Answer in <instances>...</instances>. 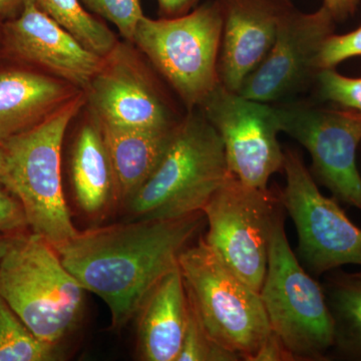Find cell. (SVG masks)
<instances>
[{
    "mask_svg": "<svg viewBox=\"0 0 361 361\" xmlns=\"http://www.w3.org/2000/svg\"><path fill=\"white\" fill-rule=\"evenodd\" d=\"M206 222L203 211L176 219H135L78 231L56 249L82 288L106 304L111 327L122 329L156 285L179 267L180 253Z\"/></svg>",
    "mask_w": 361,
    "mask_h": 361,
    "instance_id": "6da1fadb",
    "label": "cell"
},
{
    "mask_svg": "<svg viewBox=\"0 0 361 361\" xmlns=\"http://www.w3.org/2000/svg\"><path fill=\"white\" fill-rule=\"evenodd\" d=\"M224 145L200 110L176 125L153 175L125 204L135 219H176L202 212L229 176Z\"/></svg>",
    "mask_w": 361,
    "mask_h": 361,
    "instance_id": "7a4b0ae2",
    "label": "cell"
},
{
    "mask_svg": "<svg viewBox=\"0 0 361 361\" xmlns=\"http://www.w3.org/2000/svg\"><path fill=\"white\" fill-rule=\"evenodd\" d=\"M85 106V92L37 127L4 142V187L18 198L28 228L59 247L77 236L61 183V148L66 130Z\"/></svg>",
    "mask_w": 361,
    "mask_h": 361,
    "instance_id": "3957f363",
    "label": "cell"
},
{
    "mask_svg": "<svg viewBox=\"0 0 361 361\" xmlns=\"http://www.w3.org/2000/svg\"><path fill=\"white\" fill-rule=\"evenodd\" d=\"M84 291L56 247L35 233L18 235L0 261V294L44 343L58 345L77 324Z\"/></svg>",
    "mask_w": 361,
    "mask_h": 361,
    "instance_id": "277c9868",
    "label": "cell"
},
{
    "mask_svg": "<svg viewBox=\"0 0 361 361\" xmlns=\"http://www.w3.org/2000/svg\"><path fill=\"white\" fill-rule=\"evenodd\" d=\"M222 32L219 4L209 0L177 18L145 16L132 44L165 78L187 111L199 110L221 84Z\"/></svg>",
    "mask_w": 361,
    "mask_h": 361,
    "instance_id": "5b68a950",
    "label": "cell"
},
{
    "mask_svg": "<svg viewBox=\"0 0 361 361\" xmlns=\"http://www.w3.org/2000/svg\"><path fill=\"white\" fill-rule=\"evenodd\" d=\"M179 268L208 336L241 360H253L272 332L260 293L236 276L204 238L180 253Z\"/></svg>",
    "mask_w": 361,
    "mask_h": 361,
    "instance_id": "8992f818",
    "label": "cell"
},
{
    "mask_svg": "<svg viewBox=\"0 0 361 361\" xmlns=\"http://www.w3.org/2000/svg\"><path fill=\"white\" fill-rule=\"evenodd\" d=\"M271 329L295 360H325L336 343V327L323 287L292 251L278 219L270 241L260 291Z\"/></svg>",
    "mask_w": 361,
    "mask_h": 361,
    "instance_id": "52a82bcc",
    "label": "cell"
},
{
    "mask_svg": "<svg viewBox=\"0 0 361 361\" xmlns=\"http://www.w3.org/2000/svg\"><path fill=\"white\" fill-rule=\"evenodd\" d=\"M204 237L220 260L260 293L269 247L278 219L284 215L279 195L247 186L230 173L204 207Z\"/></svg>",
    "mask_w": 361,
    "mask_h": 361,
    "instance_id": "ba28073f",
    "label": "cell"
},
{
    "mask_svg": "<svg viewBox=\"0 0 361 361\" xmlns=\"http://www.w3.org/2000/svg\"><path fill=\"white\" fill-rule=\"evenodd\" d=\"M286 186L279 199L298 234V254L315 276L361 267V229L348 219L336 198L320 193L298 152L284 149Z\"/></svg>",
    "mask_w": 361,
    "mask_h": 361,
    "instance_id": "9c48e42d",
    "label": "cell"
},
{
    "mask_svg": "<svg viewBox=\"0 0 361 361\" xmlns=\"http://www.w3.org/2000/svg\"><path fill=\"white\" fill-rule=\"evenodd\" d=\"M280 132L307 149L311 174L336 200L361 212V176L357 149L361 144V115L338 108L308 103L275 106Z\"/></svg>",
    "mask_w": 361,
    "mask_h": 361,
    "instance_id": "30bf717a",
    "label": "cell"
},
{
    "mask_svg": "<svg viewBox=\"0 0 361 361\" xmlns=\"http://www.w3.org/2000/svg\"><path fill=\"white\" fill-rule=\"evenodd\" d=\"M135 51L134 44L118 40L85 90V106L103 125L137 130L175 127L180 118L141 52Z\"/></svg>",
    "mask_w": 361,
    "mask_h": 361,
    "instance_id": "8fae6325",
    "label": "cell"
},
{
    "mask_svg": "<svg viewBox=\"0 0 361 361\" xmlns=\"http://www.w3.org/2000/svg\"><path fill=\"white\" fill-rule=\"evenodd\" d=\"M199 110L222 140L229 172L247 186L267 189L271 176L284 165L275 106L220 84Z\"/></svg>",
    "mask_w": 361,
    "mask_h": 361,
    "instance_id": "7c38bea8",
    "label": "cell"
},
{
    "mask_svg": "<svg viewBox=\"0 0 361 361\" xmlns=\"http://www.w3.org/2000/svg\"><path fill=\"white\" fill-rule=\"evenodd\" d=\"M336 23L324 6L310 13L295 7L280 26L267 56L246 78L239 94L269 104L315 84L320 71L318 56L326 39L336 33Z\"/></svg>",
    "mask_w": 361,
    "mask_h": 361,
    "instance_id": "4fadbf2b",
    "label": "cell"
},
{
    "mask_svg": "<svg viewBox=\"0 0 361 361\" xmlns=\"http://www.w3.org/2000/svg\"><path fill=\"white\" fill-rule=\"evenodd\" d=\"M0 58L44 71L84 92L104 61L42 13L33 0H27L16 18L1 23Z\"/></svg>",
    "mask_w": 361,
    "mask_h": 361,
    "instance_id": "5bb4252c",
    "label": "cell"
},
{
    "mask_svg": "<svg viewBox=\"0 0 361 361\" xmlns=\"http://www.w3.org/2000/svg\"><path fill=\"white\" fill-rule=\"evenodd\" d=\"M223 18L220 82L238 92L267 56L285 18L295 8L291 0H216Z\"/></svg>",
    "mask_w": 361,
    "mask_h": 361,
    "instance_id": "9a60e30c",
    "label": "cell"
},
{
    "mask_svg": "<svg viewBox=\"0 0 361 361\" xmlns=\"http://www.w3.org/2000/svg\"><path fill=\"white\" fill-rule=\"evenodd\" d=\"M82 92L30 66L11 63L0 68V142L37 127Z\"/></svg>",
    "mask_w": 361,
    "mask_h": 361,
    "instance_id": "2e32d148",
    "label": "cell"
},
{
    "mask_svg": "<svg viewBox=\"0 0 361 361\" xmlns=\"http://www.w3.org/2000/svg\"><path fill=\"white\" fill-rule=\"evenodd\" d=\"M189 315L180 268L156 285L137 313V351L145 361H177Z\"/></svg>",
    "mask_w": 361,
    "mask_h": 361,
    "instance_id": "e0dca14e",
    "label": "cell"
},
{
    "mask_svg": "<svg viewBox=\"0 0 361 361\" xmlns=\"http://www.w3.org/2000/svg\"><path fill=\"white\" fill-rule=\"evenodd\" d=\"M99 126L115 175L118 201L126 204L158 168L176 126L166 130Z\"/></svg>",
    "mask_w": 361,
    "mask_h": 361,
    "instance_id": "ac0fdd59",
    "label": "cell"
},
{
    "mask_svg": "<svg viewBox=\"0 0 361 361\" xmlns=\"http://www.w3.org/2000/svg\"><path fill=\"white\" fill-rule=\"evenodd\" d=\"M71 176L75 201L87 215H99L118 201L115 175L103 132L90 111L73 142Z\"/></svg>",
    "mask_w": 361,
    "mask_h": 361,
    "instance_id": "d6986e66",
    "label": "cell"
},
{
    "mask_svg": "<svg viewBox=\"0 0 361 361\" xmlns=\"http://www.w3.org/2000/svg\"><path fill=\"white\" fill-rule=\"evenodd\" d=\"M323 290L336 327L334 348L361 360V272L331 271Z\"/></svg>",
    "mask_w": 361,
    "mask_h": 361,
    "instance_id": "ffe728a7",
    "label": "cell"
},
{
    "mask_svg": "<svg viewBox=\"0 0 361 361\" xmlns=\"http://www.w3.org/2000/svg\"><path fill=\"white\" fill-rule=\"evenodd\" d=\"M42 13L56 21L90 51L108 56L118 37L103 21L82 6L80 0H33Z\"/></svg>",
    "mask_w": 361,
    "mask_h": 361,
    "instance_id": "44dd1931",
    "label": "cell"
},
{
    "mask_svg": "<svg viewBox=\"0 0 361 361\" xmlns=\"http://www.w3.org/2000/svg\"><path fill=\"white\" fill-rule=\"evenodd\" d=\"M56 356V345L33 336L0 294V361H49Z\"/></svg>",
    "mask_w": 361,
    "mask_h": 361,
    "instance_id": "7402d4cb",
    "label": "cell"
},
{
    "mask_svg": "<svg viewBox=\"0 0 361 361\" xmlns=\"http://www.w3.org/2000/svg\"><path fill=\"white\" fill-rule=\"evenodd\" d=\"M189 299V298H188ZM241 358L211 338L189 300L186 331L177 361H236Z\"/></svg>",
    "mask_w": 361,
    "mask_h": 361,
    "instance_id": "603a6c76",
    "label": "cell"
},
{
    "mask_svg": "<svg viewBox=\"0 0 361 361\" xmlns=\"http://www.w3.org/2000/svg\"><path fill=\"white\" fill-rule=\"evenodd\" d=\"M315 84L322 102L361 115V78L344 77L334 68H325L318 73Z\"/></svg>",
    "mask_w": 361,
    "mask_h": 361,
    "instance_id": "cb8c5ba5",
    "label": "cell"
},
{
    "mask_svg": "<svg viewBox=\"0 0 361 361\" xmlns=\"http://www.w3.org/2000/svg\"><path fill=\"white\" fill-rule=\"evenodd\" d=\"M90 13L110 21L121 37L132 44L135 28L144 18L141 0H80Z\"/></svg>",
    "mask_w": 361,
    "mask_h": 361,
    "instance_id": "d4e9b609",
    "label": "cell"
},
{
    "mask_svg": "<svg viewBox=\"0 0 361 361\" xmlns=\"http://www.w3.org/2000/svg\"><path fill=\"white\" fill-rule=\"evenodd\" d=\"M361 56V25L353 32L344 35H330L323 44L317 59L320 71L336 68L346 59Z\"/></svg>",
    "mask_w": 361,
    "mask_h": 361,
    "instance_id": "484cf974",
    "label": "cell"
},
{
    "mask_svg": "<svg viewBox=\"0 0 361 361\" xmlns=\"http://www.w3.org/2000/svg\"><path fill=\"white\" fill-rule=\"evenodd\" d=\"M28 224L20 202L4 186H0V233L20 235Z\"/></svg>",
    "mask_w": 361,
    "mask_h": 361,
    "instance_id": "4316f807",
    "label": "cell"
},
{
    "mask_svg": "<svg viewBox=\"0 0 361 361\" xmlns=\"http://www.w3.org/2000/svg\"><path fill=\"white\" fill-rule=\"evenodd\" d=\"M294 360L291 353L287 350L284 344L278 338L274 332L263 341L257 353L252 361H292Z\"/></svg>",
    "mask_w": 361,
    "mask_h": 361,
    "instance_id": "83f0119b",
    "label": "cell"
},
{
    "mask_svg": "<svg viewBox=\"0 0 361 361\" xmlns=\"http://www.w3.org/2000/svg\"><path fill=\"white\" fill-rule=\"evenodd\" d=\"M200 0H157L160 18H177L184 16L195 7Z\"/></svg>",
    "mask_w": 361,
    "mask_h": 361,
    "instance_id": "f1b7e54d",
    "label": "cell"
},
{
    "mask_svg": "<svg viewBox=\"0 0 361 361\" xmlns=\"http://www.w3.org/2000/svg\"><path fill=\"white\" fill-rule=\"evenodd\" d=\"M360 2L361 0H323L322 6L329 11L337 23L355 16Z\"/></svg>",
    "mask_w": 361,
    "mask_h": 361,
    "instance_id": "f546056e",
    "label": "cell"
},
{
    "mask_svg": "<svg viewBox=\"0 0 361 361\" xmlns=\"http://www.w3.org/2000/svg\"><path fill=\"white\" fill-rule=\"evenodd\" d=\"M27 0H0V23L16 18Z\"/></svg>",
    "mask_w": 361,
    "mask_h": 361,
    "instance_id": "4dcf8cb0",
    "label": "cell"
},
{
    "mask_svg": "<svg viewBox=\"0 0 361 361\" xmlns=\"http://www.w3.org/2000/svg\"><path fill=\"white\" fill-rule=\"evenodd\" d=\"M18 235H0V261L6 255Z\"/></svg>",
    "mask_w": 361,
    "mask_h": 361,
    "instance_id": "1f68e13d",
    "label": "cell"
},
{
    "mask_svg": "<svg viewBox=\"0 0 361 361\" xmlns=\"http://www.w3.org/2000/svg\"><path fill=\"white\" fill-rule=\"evenodd\" d=\"M6 169V149L4 142H0V186H4Z\"/></svg>",
    "mask_w": 361,
    "mask_h": 361,
    "instance_id": "d6a6232c",
    "label": "cell"
},
{
    "mask_svg": "<svg viewBox=\"0 0 361 361\" xmlns=\"http://www.w3.org/2000/svg\"><path fill=\"white\" fill-rule=\"evenodd\" d=\"M1 23H0V26H1Z\"/></svg>",
    "mask_w": 361,
    "mask_h": 361,
    "instance_id": "836d02e7",
    "label": "cell"
}]
</instances>
